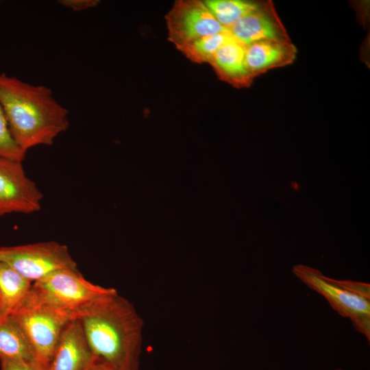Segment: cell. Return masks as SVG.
I'll use <instances>...</instances> for the list:
<instances>
[{"mask_svg": "<svg viewBox=\"0 0 370 370\" xmlns=\"http://www.w3.org/2000/svg\"><path fill=\"white\" fill-rule=\"evenodd\" d=\"M86 280L78 269H62L32 284L31 291L40 299L76 316L101 297L112 292Z\"/></svg>", "mask_w": 370, "mask_h": 370, "instance_id": "cell-5", "label": "cell"}, {"mask_svg": "<svg viewBox=\"0 0 370 370\" xmlns=\"http://www.w3.org/2000/svg\"><path fill=\"white\" fill-rule=\"evenodd\" d=\"M0 261L32 284L62 269H78L68 247L48 241L0 247Z\"/></svg>", "mask_w": 370, "mask_h": 370, "instance_id": "cell-6", "label": "cell"}, {"mask_svg": "<svg viewBox=\"0 0 370 370\" xmlns=\"http://www.w3.org/2000/svg\"><path fill=\"white\" fill-rule=\"evenodd\" d=\"M228 30L245 47L261 40H291L271 1L257 2L254 9Z\"/></svg>", "mask_w": 370, "mask_h": 370, "instance_id": "cell-9", "label": "cell"}, {"mask_svg": "<svg viewBox=\"0 0 370 370\" xmlns=\"http://www.w3.org/2000/svg\"><path fill=\"white\" fill-rule=\"evenodd\" d=\"M209 64L220 79L234 87H247L254 79L246 66L245 47L232 36L216 52Z\"/></svg>", "mask_w": 370, "mask_h": 370, "instance_id": "cell-12", "label": "cell"}, {"mask_svg": "<svg viewBox=\"0 0 370 370\" xmlns=\"http://www.w3.org/2000/svg\"><path fill=\"white\" fill-rule=\"evenodd\" d=\"M11 316L26 335L36 360L45 369L64 327L75 319L71 313L40 299L31 290L23 304Z\"/></svg>", "mask_w": 370, "mask_h": 370, "instance_id": "cell-4", "label": "cell"}, {"mask_svg": "<svg viewBox=\"0 0 370 370\" xmlns=\"http://www.w3.org/2000/svg\"><path fill=\"white\" fill-rule=\"evenodd\" d=\"M25 155L26 152L18 147L13 138L4 111L0 104V158L22 162Z\"/></svg>", "mask_w": 370, "mask_h": 370, "instance_id": "cell-17", "label": "cell"}, {"mask_svg": "<svg viewBox=\"0 0 370 370\" xmlns=\"http://www.w3.org/2000/svg\"><path fill=\"white\" fill-rule=\"evenodd\" d=\"M0 358L36 360L26 335L12 316L0 322Z\"/></svg>", "mask_w": 370, "mask_h": 370, "instance_id": "cell-14", "label": "cell"}, {"mask_svg": "<svg viewBox=\"0 0 370 370\" xmlns=\"http://www.w3.org/2000/svg\"><path fill=\"white\" fill-rule=\"evenodd\" d=\"M42 194L25 174L22 162L0 158V217L40 210Z\"/></svg>", "mask_w": 370, "mask_h": 370, "instance_id": "cell-8", "label": "cell"}, {"mask_svg": "<svg viewBox=\"0 0 370 370\" xmlns=\"http://www.w3.org/2000/svg\"><path fill=\"white\" fill-rule=\"evenodd\" d=\"M204 2L217 21L227 29L257 4V2L244 0H206Z\"/></svg>", "mask_w": 370, "mask_h": 370, "instance_id": "cell-16", "label": "cell"}, {"mask_svg": "<svg viewBox=\"0 0 370 370\" xmlns=\"http://www.w3.org/2000/svg\"><path fill=\"white\" fill-rule=\"evenodd\" d=\"M297 48L291 40H266L245 47V64L251 76L291 64L295 59Z\"/></svg>", "mask_w": 370, "mask_h": 370, "instance_id": "cell-11", "label": "cell"}, {"mask_svg": "<svg viewBox=\"0 0 370 370\" xmlns=\"http://www.w3.org/2000/svg\"><path fill=\"white\" fill-rule=\"evenodd\" d=\"M87 370H119L106 364L94 360Z\"/></svg>", "mask_w": 370, "mask_h": 370, "instance_id": "cell-20", "label": "cell"}, {"mask_svg": "<svg viewBox=\"0 0 370 370\" xmlns=\"http://www.w3.org/2000/svg\"><path fill=\"white\" fill-rule=\"evenodd\" d=\"M0 370H45L36 360L0 358Z\"/></svg>", "mask_w": 370, "mask_h": 370, "instance_id": "cell-18", "label": "cell"}, {"mask_svg": "<svg viewBox=\"0 0 370 370\" xmlns=\"http://www.w3.org/2000/svg\"><path fill=\"white\" fill-rule=\"evenodd\" d=\"M0 104L13 138L27 152L51 145L69 127V111L43 85H34L0 73Z\"/></svg>", "mask_w": 370, "mask_h": 370, "instance_id": "cell-2", "label": "cell"}, {"mask_svg": "<svg viewBox=\"0 0 370 370\" xmlns=\"http://www.w3.org/2000/svg\"><path fill=\"white\" fill-rule=\"evenodd\" d=\"M58 3L75 12H81L96 7L98 0H59Z\"/></svg>", "mask_w": 370, "mask_h": 370, "instance_id": "cell-19", "label": "cell"}, {"mask_svg": "<svg viewBox=\"0 0 370 370\" xmlns=\"http://www.w3.org/2000/svg\"><path fill=\"white\" fill-rule=\"evenodd\" d=\"M165 18L168 38L177 48L228 29L217 21L204 2L199 0L176 1Z\"/></svg>", "mask_w": 370, "mask_h": 370, "instance_id": "cell-7", "label": "cell"}, {"mask_svg": "<svg viewBox=\"0 0 370 370\" xmlns=\"http://www.w3.org/2000/svg\"><path fill=\"white\" fill-rule=\"evenodd\" d=\"M293 273L308 288L323 296L341 317L348 318L354 329L370 341V284L336 280L319 270L298 264Z\"/></svg>", "mask_w": 370, "mask_h": 370, "instance_id": "cell-3", "label": "cell"}, {"mask_svg": "<svg viewBox=\"0 0 370 370\" xmlns=\"http://www.w3.org/2000/svg\"><path fill=\"white\" fill-rule=\"evenodd\" d=\"M332 370H343V369H341V368H336V369H332Z\"/></svg>", "mask_w": 370, "mask_h": 370, "instance_id": "cell-21", "label": "cell"}, {"mask_svg": "<svg viewBox=\"0 0 370 370\" xmlns=\"http://www.w3.org/2000/svg\"><path fill=\"white\" fill-rule=\"evenodd\" d=\"M94 360L80 323L74 319L62 330L45 370H87Z\"/></svg>", "mask_w": 370, "mask_h": 370, "instance_id": "cell-10", "label": "cell"}, {"mask_svg": "<svg viewBox=\"0 0 370 370\" xmlns=\"http://www.w3.org/2000/svg\"><path fill=\"white\" fill-rule=\"evenodd\" d=\"M95 361L119 370H138L143 321L115 289L76 316Z\"/></svg>", "mask_w": 370, "mask_h": 370, "instance_id": "cell-1", "label": "cell"}, {"mask_svg": "<svg viewBox=\"0 0 370 370\" xmlns=\"http://www.w3.org/2000/svg\"><path fill=\"white\" fill-rule=\"evenodd\" d=\"M32 283L0 261V322L12 315L29 295Z\"/></svg>", "mask_w": 370, "mask_h": 370, "instance_id": "cell-13", "label": "cell"}, {"mask_svg": "<svg viewBox=\"0 0 370 370\" xmlns=\"http://www.w3.org/2000/svg\"><path fill=\"white\" fill-rule=\"evenodd\" d=\"M227 29L221 33L204 36L177 48L195 63H209L216 52L231 37Z\"/></svg>", "mask_w": 370, "mask_h": 370, "instance_id": "cell-15", "label": "cell"}]
</instances>
